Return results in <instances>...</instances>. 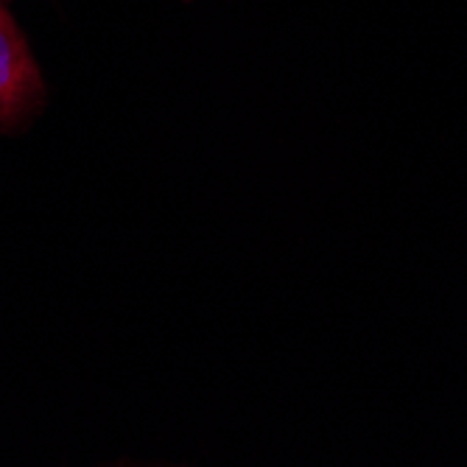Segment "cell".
<instances>
[{"label": "cell", "instance_id": "1", "mask_svg": "<svg viewBox=\"0 0 467 467\" xmlns=\"http://www.w3.org/2000/svg\"><path fill=\"white\" fill-rule=\"evenodd\" d=\"M42 99H46V84L34 54L17 23L0 6V126L23 120L42 104Z\"/></svg>", "mask_w": 467, "mask_h": 467}]
</instances>
